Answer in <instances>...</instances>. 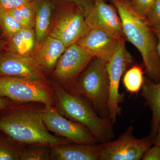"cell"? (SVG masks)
Here are the masks:
<instances>
[{"label":"cell","instance_id":"obj_1","mask_svg":"<svg viewBox=\"0 0 160 160\" xmlns=\"http://www.w3.org/2000/svg\"><path fill=\"white\" fill-rule=\"evenodd\" d=\"M18 105L3 110L0 115V131L19 145L49 146L73 143L51 134L42 118V109Z\"/></svg>","mask_w":160,"mask_h":160},{"label":"cell","instance_id":"obj_2","mask_svg":"<svg viewBox=\"0 0 160 160\" xmlns=\"http://www.w3.org/2000/svg\"><path fill=\"white\" fill-rule=\"evenodd\" d=\"M122 21L125 38L138 49L149 80L160 82V58L157 51V39L146 16L135 11L129 0H110Z\"/></svg>","mask_w":160,"mask_h":160},{"label":"cell","instance_id":"obj_3","mask_svg":"<svg viewBox=\"0 0 160 160\" xmlns=\"http://www.w3.org/2000/svg\"><path fill=\"white\" fill-rule=\"evenodd\" d=\"M55 107L68 119L86 127L99 143L112 140L115 137L114 123L98 115L88 102L79 95L69 93L58 85L53 87Z\"/></svg>","mask_w":160,"mask_h":160},{"label":"cell","instance_id":"obj_4","mask_svg":"<svg viewBox=\"0 0 160 160\" xmlns=\"http://www.w3.org/2000/svg\"><path fill=\"white\" fill-rule=\"evenodd\" d=\"M71 94L83 96L91 102L98 113L109 118V85L107 62L94 58L87 68L65 89Z\"/></svg>","mask_w":160,"mask_h":160},{"label":"cell","instance_id":"obj_5","mask_svg":"<svg viewBox=\"0 0 160 160\" xmlns=\"http://www.w3.org/2000/svg\"><path fill=\"white\" fill-rule=\"evenodd\" d=\"M57 1L59 11L48 35L61 40L67 48L77 42L89 29L84 12L76 4L64 0Z\"/></svg>","mask_w":160,"mask_h":160},{"label":"cell","instance_id":"obj_6","mask_svg":"<svg viewBox=\"0 0 160 160\" xmlns=\"http://www.w3.org/2000/svg\"><path fill=\"white\" fill-rule=\"evenodd\" d=\"M0 97L14 102L54 105V91L49 83L0 77Z\"/></svg>","mask_w":160,"mask_h":160},{"label":"cell","instance_id":"obj_7","mask_svg":"<svg viewBox=\"0 0 160 160\" xmlns=\"http://www.w3.org/2000/svg\"><path fill=\"white\" fill-rule=\"evenodd\" d=\"M133 127L129 126L116 139L100 143L99 160H140L153 144L151 136L135 137Z\"/></svg>","mask_w":160,"mask_h":160},{"label":"cell","instance_id":"obj_8","mask_svg":"<svg viewBox=\"0 0 160 160\" xmlns=\"http://www.w3.org/2000/svg\"><path fill=\"white\" fill-rule=\"evenodd\" d=\"M125 40L121 41L111 58L107 62L109 85L108 110L109 119L114 123L122 113L120 104L125 101V94L119 92L121 78L132 62L131 55L126 49Z\"/></svg>","mask_w":160,"mask_h":160},{"label":"cell","instance_id":"obj_9","mask_svg":"<svg viewBox=\"0 0 160 160\" xmlns=\"http://www.w3.org/2000/svg\"><path fill=\"white\" fill-rule=\"evenodd\" d=\"M42 118L49 131L72 142L87 145L99 143L86 127L64 117L53 105L44 106Z\"/></svg>","mask_w":160,"mask_h":160},{"label":"cell","instance_id":"obj_10","mask_svg":"<svg viewBox=\"0 0 160 160\" xmlns=\"http://www.w3.org/2000/svg\"><path fill=\"white\" fill-rule=\"evenodd\" d=\"M94 58L75 43L67 47L60 56L52 77L58 85L66 89L77 78Z\"/></svg>","mask_w":160,"mask_h":160},{"label":"cell","instance_id":"obj_11","mask_svg":"<svg viewBox=\"0 0 160 160\" xmlns=\"http://www.w3.org/2000/svg\"><path fill=\"white\" fill-rule=\"evenodd\" d=\"M0 77L49 83L33 56L0 53Z\"/></svg>","mask_w":160,"mask_h":160},{"label":"cell","instance_id":"obj_12","mask_svg":"<svg viewBox=\"0 0 160 160\" xmlns=\"http://www.w3.org/2000/svg\"><path fill=\"white\" fill-rule=\"evenodd\" d=\"M88 28L106 31L120 39H125L122 21L117 10L106 1H95L85 15Z\"/></svg>","mask_w":160,"mask_h":160},{"label":"cell","instance_id":"obj_13","mask_svg":"<svg viewBox=\"0 0 160 160\" xmlns=\"http://www.w3.org/2000/svg\"><path fill=\"white\" fill-rule=\"evenodd\" d=\"M123 40L125 39H120L103 30L94 29L89 30L76 43L93 58L107 62Z\"/></svg>","mask_w":160,"mask_h":160},{"label":"cell","instance_id":"obj_14","mask_svg":"<svg viewBox=\"0 0 160 160\" xmlns=\"http://www.w3.org/2000/svg\"><path fill=\"white\" fill-rule=\"evenodd\" d=\"M51 147V160H99L101 147L95 145L72 143Z\"/></svg>","mask_w":160,"mask_h":160},{"label":"cell","instance_id":"obj_15","mask_svg":"<svg viewBox=\"0 0 160 160\" xmlns=\"http://www.w3.org/2000/svg\"><path fill=\"white\" fill-rule=\"evenodd\" d=\"M66 48L61 40L47 35L42 43L36 47L33 57L43 72H51Z\"/></svg>","mask_w":160,"mask_h":160},{"label":"cell","instance_id":"obj_16","mask_svg":"<svg viewBox=\"0 0 160 160\" xmlns=\"http://www.w3.org/2000/svg\"><path fill=\"white\" fill-rule=\"evenodd\" d=\"M36 47V39L34 29L23 28L11 37L2 40L0 51L33 56Z\"/></svg>","mask_w":160,"mask_h":160},{"label":"cell","instance_id":"obj_17","mask_svg":"<svg viewBox=\"0 0 160 160\" xmlns=\"http://www.w3.org/2000/svg\"><path fill=\"white\" fill-rule=\"evenodd\" d=\"M141 94L145 100V106L152 112L150 136L154 138L160 124V82L155 83L145 79Z\"/></svg>","mask_w":160,"mask_h":160},{"label":"cell","instance_id":"obj_18","mask_svg":"<svg viewBox=\"0 0 160 160\" xmlns=\"http://www.w3.org/2000/svg\"><path fill=\"white\" fill-rule=\"evenodd\" d=\"M53 7V0H38L34 25L36 46L42 43L48 34Z\"/></svg>","mask_w":160,"mask_h":160},{"label":"cell","instance_id":"obj_19","mask_svg":"<svg viewBox=\"0 0 160 160\" xmlns=\"http://www.w3.org/2000/svg\"><path fill=\"white\" fill-rule=\"evenodd\" d=\"M38 0H32L16 9L7 10L24 28H34Z\"/></svg>","mask_w":160,"mask_h":160},{"label":"cell","instance_id":"obj_20","mask_svg":"<svg viewBox=\"0 0 160 160\" xmlns=\"http://www.w3.org/2000/svg\"><path fill=\"white\" fill-rule=\"evenodd\" d=\"M142 67L135 65L125 72L122 82L126 90L131 93H137L142 89L144 82Z\"/></svg>","mask_w":160,"mask_h":160},{"label":"cell","instance_id":"obj_21","mask_svg":"<svg viewBox=\"0 0 160 160\" xmlns=\"http://www.w3.org/2000/svg\"><path fill=\"white\" fill-rule=\"evenodd\" d=\"M23 28L9 11L0 9V30L4 38L11 37Z\"/></svg>","mask_w":160,"mask_h":160},{"label":"cell","instance_id":"obj_22","mask_svg":"<svg viewBox=\"0 0 160 160\" xmlns=\"http://www.w3.org/2000/svg\"><path fill=\"white\" fill-rule=\"evenodd\" d=\"M51 160V147L37 144L24 148L20 160Z\"/></svg>","mask_w":160,"mask_h":160},{"label":"cell","instance_id":"obj_23","mask_svg":"<svg viewBox=\"0 0 160 160\" xmlns=\"http://www.w3.org/2000/svg\"><path fill=\"white\" fill-rule=\"evenodd\" d=\"M23 149L9 138L0 139V160H20Z\"/></svg>","mask_w":160,"mask_h":160},{"label":"cell","instance_id":"obj_24","mask_svg":"<svg viewBox=\"0 0 160 160\" xmlns=\"http://www.w3.org/2000/svg\"><path fill=\"white\" fill-rule=\"evenodd\" d=\"M146 17L152 29H160V0L156 1Z\"/></svg>","mask_w":160,"mask_h":160},{"label":"cell","instance_id":"obj_25","mask_svg":"<svg viewBox=\"0 0 160 160\" xmlns=\"http://www.w3.org/2000/svg\"><path fill=\"white\" fill-rule=\"evenodd\" d=\"M130 6L135 11L146 16L156 0H129Z\"/></svg>","mask_w":160,"mask_h":160},{"label":"cell","instance_id":"obj_26","mask_svg":"<svg viewBox=\"0 0 160 160\" xmlns=\"http://www.w3.org/2000/svg\"><path fill=\"white\" fill-rule=\"evenodd\" d=\"M32 0H0V9L10 10L29 3Z\"/></svg>","mask_w":160,"mask_h":160},{"label":"cell","instance_id":"obj_27","mask_svg":"<svg viewBox=\"0 0 160 160\" xmlns=\"http://www.w3.org/2000/svg\"><path fill=\"white\" fill-rule=\"evenodd\" d=\"M143 160H160V146L154 145L149 148L143 155Z\"/></svg>","mask_w":160,"mask_h":160},{"label":"cell","instance_id":"obj_28","mask_svg":"<svg viewBox=\"0 0 160 160\" xmlns=\"http://www.w3.org/2000/svg\"><path fill=\"white\" fill-rule=\"evenodd\" d=\"M69 1L76 4L80 7L86 15L87 12L94 4V0H64Z\"/></svg>","mask_w":160,"mask_h":160},{"label":"cell","instance_id":"obj_29","mask_svg":"<svg viewBox=\"0 0 160 160\" xmlns=\"http://www.w3.org/2000/svg\"><path fill=\"white\" fill-rule=\"evenodd\" d=\"M18 104H19L18 103L14 102L9 99L0 97V111L9 109Z\"/></svg>","mask_w":160,"mask_h":160},{"label":"cell","instance_id":"obj_30","mask_svg":"<svg viewBox=\"0 0 160 160\" xmlns=\"http://www.w3.org/2000/svg\"><path fill=\"white\" fill-rule=\"evenodd\" d=\"M155 34L156 36L157 39V51L160 58V29H153Z\"/></svg>","mask_w":160,"mask_h":160},{"label":"cell","instance_id":"obj_31","mask_svg":"<svg viewBox=\"0 0 160 160\" xmlns=\"http://www.w3.org/2000/svg\"><path fill=\"white\" fill-rule=\"evenodd\" d=\"M153 144L160 146V124L158 128L156 135L153 139Z\"/></svg>","mask_w":160,"mask_h":160},{"label":"cell","instance_id":"obj_32","mask_svg":"<svg viewBox=\"0 0 160 160\" xmlns=\"http://www.w3.org/2000/svg\"><path fill=\"white\" fill-rule=\"evenodd\" d=\"M0 32H1V30H0ZM0 35H1V33H0ZM2 40H1V35H0V45H1V42H2Z\"/></svg>","mask_w":160,"mask_h":160},{"label":"cell","instance_id":"obj_33","mask_svg":"<svg viewBox=\"0 0 160 160\" xmlns=\"http://www.w3.org/2000/svg\"><path fill=\"white\" fill-rule=\"evenodd\" d=\"M94 1H99V0H94ZM102 1H105V0H102Z\"/></svg>","mask_w":160,"mask_h":160}]
</instances>
